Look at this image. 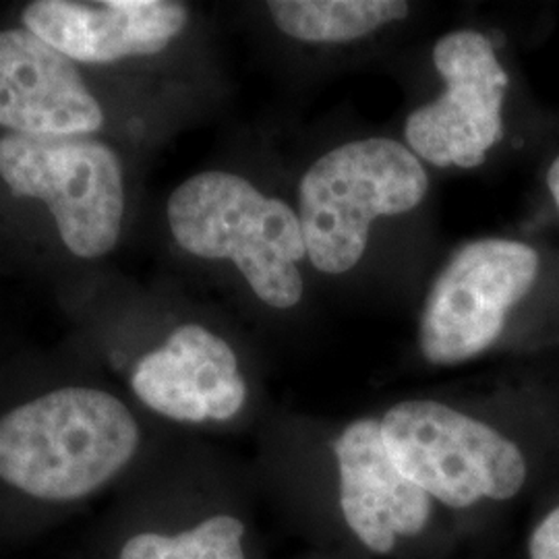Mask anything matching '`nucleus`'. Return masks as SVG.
I'll use <instances>...</instances> for the list:
<instances>
[{
  "mask_svg": "<svg viewBox=\"0 0 559 559\" xmlns=\"http://www.w3.org/2000/svg\"><path fill=\"white\" fill-rule=\"evenodd\" d=\"M143 448L129 402L64 383L0 411V540L32 539L119 491Z\"/></svg>",
  "mask_w": 559,
  "mask_h": 559,
  "instance_id": "1",
  "label": "nucleus"
},
{
  "mask_svg": "<svg viewBox=\"0 0 559 559\" xmlns=\"http://www.w3.org/2000/svg\"><path fill=\"white\" fill-rule=\"evenodd\" d=\"M180 249L201 260L233 261L258 299L290 309L302 297L307 258L299 214L233 173L185 180L166 205Z\"/></svg>",
  "mask_w": 559,
  "mask_h": 559,
  "instance_id": "2",
  "label": "nucleus"
},
{
  "mask_svg": "<svg viewBox=\"0 0 559 559\" xmlns=\"http://www.w3.org/2000/svg\"><path fill=\"white\" fill-rule=\"evenodd\" d=\"M427 189L423 164L400 141H350L328 152L299 185L307 260L323 274L353 270L367 249L371 224L413 212Z\"/></svg>",
  "mask_w": 559,
  "mask_h": 559,
  "instance_id": "3",
  "label": "nucleus"
},
{
  "mask_svg": "<svg viewBox=\"0 0 559 559\" xmlns=\"http://www.w3.org/2000/svg\"><path fill=\"white\" fill-rule=\"evenodd\" d=\"M0 179L15 198L50 207L62 245L81 260L108 255L122 230L119 154L96 135L0 138Z\"/></svg>",
  "mask_w": 559,
  "mask_h": 559,
  "instance_id": "4",
  "label": "nucleus"
},
{
  "mask_svg": "<svg viewBox=\"0 0 559 559\" xmlns=\"http://www.w3.org/2000/svg\"><path fill=\"white\" fill-rule=\"evenodd\" d=\"M381 436L400 471L450 508L510 500L526 480L514 441L441 402H400L381 420Z\"/></svg>",
  "mask_w": 559,
  "mask_h": 559,
  "instance_id": "5",
  "label": "nucleus"
},
{
  "mask_svg": "<svg viewBox=\"0 0 559 559\" xmlns=\"http://www.w3.org/2000/svg\"><path fill=\"white\" fill-rule=\"evenodd\" d=\"M539 276V253L519 240L468 242L433 282L419 342L433 365H459L500 340L510 311Z\"/></svg>",
  "mask_w": 559,
  "mask_h": 559,
  "instance_id": "6",
  "label": "nucleus"
},
{
  "mask_svg": "<svg viewBox=\"0 0 559 559\" xmlns=\"http://www.w3.org/2000/svg\"><path fill=\"white\" fill-rule=\"evenodd\" d=\"M433 64L445 92L406 119L408 150L440 168H477L503 138L508 73L493 44L475 29L443 36L433 48Z\"/></svg>",
  "mask_w": 559,
  "mask_h": 559,
  "instance_id": "7",
  "label": "nucleus"
},
{
  "mask_svg": "<svg viewBox=\"0 0 559 559\" xmlns=\"http://www.w3.org/2000/svg\"><path fill=\"white\" fill-rule=\"evenodd\" d=\"M133 396L164 419L187 425L233 420L247 402L237 353L200 323L179 325L129 376Z\"/></svg>",
  "mask_w": 559,
  "mask_h": 559,
  "instance_id": "8",
  "label": "nucleus"
},
{
  "mask_svg": "<svg viewBox=\"0 0 559 559\" xmlns=\"http://www.w3.org/2000/svg\"><path fill=\"white\" fill-rule=\"evenodd\" d=\"M100 102L78 62L25 27L0 29V127L34 138L96 135Z\"/></svg>",
  "mask_w": 559,
  "mask_h": 559,
  "instance_id": "9",
  "label": "nucleus"
},
{
  "mask_svg": "<svg viewBox=\"0 0 559 559\" xmlns=\"http://www.w3.org/2000/svg\"><path fill=\"white\" fill-rule=\"evenodd\" d=\"M21 21L73 62L110 64L166 50L187 27L189 7L175 0H36Z\"/></svg>",
  "mask_w": 559,
  "mask_h": 559,
  "instance_id": "10",
  "label": "nucleus"
},
{
  "mask_svg": "<svg viewBox=\"0 0 559 559\" xmlns=\"http://www.w3.org/2000/svg\"><path fill=\"white\" fill-rule=\"evenodd\" d=\"M334 452L340 471V508L348 528L376 554L394 549L399 537L417 535L431 516L429 496L390 456L380 420L350 423Z\"/></svg>",
  "mask_w": 559,
  "mask_h": 559,
  "instance_id": "11",
  "label": "nucleus"
},
{
  "mask_svg": "<svg viewBox=\"0 0 559 559\" xmlns=\"http://www.w3.org/2000/svg\"><path fill=\"white\" fill-rule=\"evenodd\" d=\"M245 539L247 524L233 512L164 526L117 501L96 528L92 559H249Z\"/></svg>",
  "mask_w": 559,
  "mask_h": 559,
  "instance_id": "12",
  "label": "nucleus"
},
{
  "mask_svg": "<svg viewBox=\"0 0 559 559\" xmlns=\"http://www.w3.org/2000/svg\"><path fill=\"white\" fill-rule=\"evenodd\" d=\"M267 9L280 32L311 44L360 40L411 13L402 0H272Z\"/></svg>",
  "mask_w": 559,
  "mask_h": 559,
  "instance_id": "13",
  "label": "nucleus"
},
{
  "mask_svg": "<svg viewBox=\"0 0 559 559\" xmlns=\"http://www.w3.org/2000/svg\"><path fill=\"white\" fill-rule=\"evenodd\" d=\"M528 558L559 559V508L549 512L528 543Z\"/></svg>",
  "mask_w": 559,
  "mask_h": 559,
  "instance_id": "14",
  "label": "nucleus"
},
{
  "mask_svg": "<svg viewBox=\"0 0 559 559\" xmlns=\"http://www.w3.org/2000/svg\"><path fill=\"white\" fill-rule=\"evenodd\" d=\"M547 185H549V191H551V198L556 201L559 210V158L551 164L549 173H547Z\"/></svg>",
  "mask_w": 559,
  "mask_h": 559,
  "instance_id": "15",
  "label": "nucleus"
}]
</instances>
